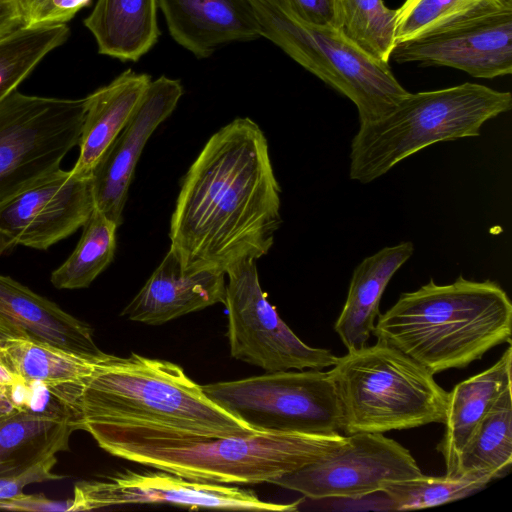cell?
I'll list each match as a JSON object with an SVG mask.
<instances>
[{"mask_svg": "<svg viewBox=\"0 0 512 512\" xmlns=\"http://www.w3.org/2000/svg\"><path fill=\"white\" fill-rule=\"evenodd\" d=\"M17 410L20 409L17 408L13 400L8 396L0 393V417Z\"/></svg>", "mask_w": 512, "mask_h": 512, "instance_id": "37", "label": "cell"}, {"mask_svg": "<svg viewBox=\"0 0 512 512\" xmlns=\"http://www.w3.org/2000/svg\"><path fill=\"white\" fill-rule=\"evenodd\" d=\"M23 27L65 24L92 0H17Z\"/></svg>", "mask_w": 512, "mask_h": 512, "instance_id": "31", "label": "cell"}, {"mask_svg": "<svg viewBox=\"0 0 512 512\" xmlns=\"http://www.w3.org/2000/svg\"><path fill=\"white\" fill-rule=\"evenodd\" d=\"M106 452L181 477L217 484L271 483L321 460L348 435L259 431L246 436L197 437L142 427H88Z\"/></svg>", "mask_w": 512, "mask_h": 512, "instance_id": "2", "label": "cell"}, {"mask_svg": "<svg viewBox=\"0 0 512 512\" xmlns=\"http://www.w3.org/2000/svg\"><path fill=\"white\" fill-rule=\"evenodd\" d=\"M512 303L492 280L432 278L379 314L373 335L433 375L466 368L504 342L511 344Z\"/></svg>", "mask_w": 512, "mask_h": 512, "instance_id": "4", "label": "cell"}, {"mask_svg": "<svg viewBox=\"0 0 512 512\" xmlns=\"http://www.w3.org/2000/svg\"><path fill=\"white\" fill-rule=\"evenodd\" d=\"M268 140L252 119L215 132L182 179L170 248L183 265L224 271L268 254L282 219Z\"/></svg>", "mask_w": 512, "mask_h": 512, "instance_id": "1", "label": "cell"}, {"mask_svg": "<svg viewBox=\"0 0 512 512\" xmlns=\"http://www.w3.org/2000/svg\"><path fill=\"white\" fill-rule=\"evenodd\" d=\"M95 209L92 180L59 168L0 204V255L47 250L83 227Z\"/></svg>", "mask_w": 512, "mask_h": 512, "instance_id": "13", "label": "cell"}, {"mask_svg": "<svg viewBox=\"0 0 512 512\" xmlns=\"http://www.w3.org/2000/svg\"><path fill=\"white\" fill-rule=\"evenodd\" d=\"M504 12L512 0H405L396 9L395 44Z\"/></svg>", "mask_w": 512, "mask_h": 512, "instance_id": "26", "label": "cell"}, {"mask_svg": "<svg viewBox=\"0 0 512 512\" xmlns=\"http://www.w3.org/2000/svg\"><path fill=\"white\" fill-rule=\"evenodd\" d=\"M157 0H97L84 20L99 53L137 61L157 42Z\"/></svg>", "mask_w": 512, "mask_h": 512, "instance_id": "23", "label": "cell"}, {"mask_svg": "<svg viewBox=\"0 0 512 512\" xmlns=\"http://www.w3.org/2000/svg\"><path fill=\"white\" fill-rule=\"evenodd\" d=\"M512 390L507 389L463 448L453 478L504 477L512 464Z\"/></svg>", "mask_w": 512, "mask_h": 512, "instance_id": "25", "label": "cell"}, {"mask_svg": "<svg viewBox=\"0 0 512 512\" xmlns=\"http://www.w3.org/2000/svg\"><path fill=\"white\" fill-rule=\"evenodd\" d=\"M159 504L189 508L252 511H296L300 500L288 504L266 502L252 490L190 480L162 472L126 470L105 480L80 481L74 486L69 512L129 504Z\"/></svg>", "mask_w": 512, "mask_h": 512, "instance_id": "12", "label": "cell"}, {"mask_svg": "<svg viewBox=\"0 0 512 512\" xmlns=\"http://www.w3.org/2000/svg\"><path fill=\"white\" fill-rule=\"evenodd\" d=\"M397 63L455 68L492 79L512 73V12L498 13L394 45Z\"/></svg>", "mask_w": 512, "mask_h": 512, "instance_id": "14", "label": "cell"}, {"mask_svg": "<svg viewBox=\"0 0 512 512\" xmlns=\"http://www.w3.org/2000/svg\"><path fill=\"white\" fill-rule=\"evenodd\" d=\"M9 338H16L6 327L0 324V348Z\"/></svg>", "mask_w": 512, "mask_h": 512, "instance_id": "38", "label": "cell"}, {"mask_svg": "<svg viewBox=\"0 0 512 512\" xmlns=\"http://www.w3.org/2000/svg\"><path fill=\"white\" fill-rule=\"evenodd\" d=\"M336 28L371 58L388 63L395 45L396 10L383 0H335Z\"/></svg>", "mask_w": 512, "mask_h": 512, "instance_id": "28", "label": "cell"}, {"mask_svg": "<svg viewBox=\"0 0 512 512\" xmlns=\"http://www.w3.org/2000/svg\"><path fill=\"white\" fill-rule=\"evenodd\" d=\"M183 87L179 80H151L132 117L94 167L91 180L95 208L118 227L137 162L153 132L175 110Z\"/></svg>", "mask_w": 512, "mask_h": 512, "instance_id": "15", "label": "cell"}, {"mask_svg": "<svg viewBox=\"0 0 512 512\" xmlns=\"http://www.w3.org/2000/svg\"><path fill=\"white\" fill-rule=\"evenodd\" d=\"M173 39L197 58L220 45L261 37L251 0H157Z\"/></svg>", "mask_w": 512, "mask_h": 512, "instance_id": "17", "label": "cell"}, {"mask_svg": "<svg viewBox=\"0 0 512 512\" xmlns=\"http://www.w3.org/2000/svg\"><path fill=\"white\" fill-rule=\"evenodd\" d=\"M23 27L17 0H0V38Z\"/></svg>", "mask_w": 512, "mask_h": 512, "instance_id": "35", "label": "cell"}, {"mask_svg": "<svg viewBox=\"0 0 512 512\" xmlns=\"http://www.w3.org/2000/svg\"><path fill=\"white\" fill-rule=\"evenodd\" d=\"M512 347L488 369L447 392L444 434L437 445L445 462V475L453 478L458 459L485 415L511 383Z\"/></svg>", "mask_w": 512, "mask_h": 512, "instance_id": "19", "label": "cell"}, {"mask_svg": "<svg viewBox=\"0 0 512 512\" xmlns=\"http://www.w3.org/2000/svg\"><path fill=\"white\" fill-rule=\"evenodd\" d=\"M223 409L257 431L334 434L343 412L329 371L266 372L202 386Z\"/></svg>", "mask_w": 512, "mask_h": 512, "instance_id": "8", "label": "cell"}, {"mask_svg": "<svg viewBox=\"0 0 512 512\" xmlns=\"http://www.w3.org/2000/svg\"><path fill=\"white\" fill-rule=\"evenodd\" d=\"M414 253L412 242L386 246L353 270L346 301L334 330L348 351L367 345L373 335L382 295L394 274Z\"/></svg>", "mask_w": 512, "mask_h": 512, "instance_id": "20", "label": "cell"}, {"mask_svg": "<svg viewBox=\"0 0 512 512\" xmlns=\"http://www.w3.org/2000/svg\"><path fill=\"white\" fill-rule=\"evenodd\" d=\"M300 20L317 26L336 28L335 0H282Z\"/></svg>", "mask_w": 512, "mask_h": 512, "instance_id": "33", "label": "cell"}, {"mask_svg": "<svg viewBox=\"0 0 512 512\" xmlns=\"http://www.w3.org/2000/svg\"><path fill=\"white\" fill-rule=\"evenodd\" d=\"M102 358L23 338H9L0 348V360L13 374L27 383L45 386L49 392L82 386Z\"/></svg>", "mask_w": 512, "mask_h": 512, "instance_id": "24", "label": "cell"}, {"mask_svg": "<svg viewBox=\"0 0 512 512\" xmlns=\"http://www.w3.org/2000/svg\"><path fill=\"white\" fill-rule=\"evenodd\" d=\"M312 464L271 481L308 499L359 497L424 475L411 452L384 433H355Z\"/></svg>", "mask_w": 512, "mask_h": 512, "instance_id": "11", "label": "cell"}, {"mask_svg": "<svg viewBox=\"0 0 512 512\" xmlns=\"http://www.w3.org/2000/svg\"><path fill=\"white\" fill-rule=\"evenodd\" d=\"M69 36L66 24L21 27L0 38V103Z\"/></svg>", "mask_w": 512, "mask_h": 512, "instance_id": "29", "label": "cell"}, {"mask_svg": "<svg viewBox=\"0 0 512 512\" xmlns=\"http://www.w3.org/2000/svg\"><path fill=\"white\" fill-rule=\"evenodd\" d=\"M329 372L347 435L444 422L447 392L425 367L383 341L348 351Z\"/></svg>", "mask_w": 512, "mask_h": 512, "instance_id": "6", "label": "cell"}, {"mask_svg": "<svg viewBox=\"0 0 512 512\" xmlns=\"http://www.w3.org/2000/svg\"><path fill=\"white\" fill-rule=\"evenodd\" d=\"M86 106V97H41L17 90L0 103V204L60 168L79 144Z\"/></svg>", "mask_w": 512, "mask_h": 512, "instance_id": "9", "label": "cell"}, {"mask_svg": "<svg viewBox=\"0 0 512 512\" xmlns=\"http://www.w3.org/2000/svg\"><path fill=\"white\" fill-rule=\"evenodd\" d=\"M225 275L220 269L183 265L169 248L144 286L121 315L148 325H161L225 300Z\"/></svg>", "mask_w": 512, "mask_h": 512, "instance_id": "16", "label": "cell"}, {"mask_svg": "<svg viewBox=\"0 0 512 512\" xmlns=\"http://www.w3.org/2000/svg\"><path fill=\"white\" fill-rule=\"evenodd\" d=\"M150 82L149 75L127 69L86 97L79 156L71 169L74 174L91 176L104 152L132 117Z\"/></svg>", "mask_w": 512, "mask_h": 512, "instance_id": "21", "label": "cell"}, {"mask_svg": "<svg viewBox=\"0 0 512 512\" xmlns=\"http://www.w3.org/2000/svg\"><path fill=\"white\" fill-rule=\"evenodd\" d=\"M77 429L61 410L22 409L0 417V477L20 475L68 450L69 438Z\"/></svg>", "mask_w": 512, "mask_h": 512, "instance_id": "22", "label": "cell"}, {"mask_svg": "<svg viewBox=\"0 0 512 512\" xmlns=\"http://www.w3.org/2000/svg\"><path fill=\"white\" fill-rule=\"evenodd\" d=\"M57 462L56 455L35 464L20 475L0 477V500L16 497L25 486L33 483L62 479L64 476L52 472Z\"/></svg>", "mask_w": 512, "mask_h": 512, "instance_id": "32", "label": "cell"}, {"mask_svg": "<svg viewBox=\"0 0 512 512\" xmlns=\"http://www.w3.org/2000/svg\"><path fill=\"white\" fill-rule=\"evenodd\" d=\"M21 381L23 380L13 374L0 360V393L8 396L14 402V395Z\"/></svg>", "mask_w": 512, "mask_h": 512, "instance_id": "36", "label": "cell"}, {"mask_svg": "<svg viewBox=\"0 0 512 512\" xmlns=\"http://www.w3.org/2000/svg\"><path fill=\"white\" fill-rule=\"evenodd\" d=\"M72 499L52 500L44 494H20L16 497L0 500V509L26 512H69Z\"/></svg>", "mask_w": 512, "mask_h": 512, "instance_id": "34", "label": "cell"}, {"mask_svg": "<svg viewBox=\"0 0 512 512\" xmlns=\"http://www.w3.org/2000/svg\"><path fill=\"white\" fill-rule=\"evenodd\" d=\"M0 324L16 338L51 345L87 357L102 358L89 324L0 274Z\"/></svg>", "mask_w": 512, "mask_h": 512, "instance_id": "18", "label": "cell"}, {"mask_svg": "<svg viewBox=\"0 0 512 512\" xmlns=\"http://www.w3.org/2000/svg\"><path fill=\"white\" fill-rule=\"evenodd\" d=\"M69 412L82 430L142 427L208 438L259 432L212 401L179 365L136 353L106 354Z\"/></svg>", "mask_w": 512, "mask_h": 512, "instance_id": "3", "label": "cell"}, {"mask_svg": "<svg viewBox=\"0 0 512 512\" xmlns=\"http://www.w3.org/2000/svg\"><path fill=\"white\" fill-rule=\"evenodd\" d=\"M511 108L510 92L471 82L409 92L385 116L360 124L351 141L349 177L370 183L432 144L479 136L487 121Z\"/></svg>", "mask_w": 512, "mask_h": 512, "instance_id": "5", "label": "cell"}, {"mask_svg": "<svg viewBox=\"0 0 512 512\" xmlns=\"http://www.w3.org/2000/svg\"><path fill=\"white\" fill-rule=\"evenodd\" d=\"M226 275L224 304L233 358L266 372L322 370L336 364L338 357L330 350L308 346L281 319L261 288L256 260L233 264Z\"/></svg>", "mask_w": 512, "mask_h": 512, "instance_id": "10", "label": "cell"}, {"mask_svg": "<svg viewBox=\"0 0 512 512\" xmlns=\"http://www.w3.org/2000/svg\"><path fill=\"white\" fill-rule=\"evenodd\" d=\"M264 37L356 106L359 124L385 116L409 92L337 28L297 18L282 0H251Z\"/></svg>", "mask_w": 512, "mask_h": 512, "instance_id": "7", "label": "cell"}, {"mask_svg": "<svg viewBox=\"0 0 512 512\" xmlns=\"http://www.w3.org/2000/svg\"><path fill=\"white\" fill-rule=\"evenodd\" d=\"M118 226L96 208L71 255L52 274L57 289L88 287L113 261Z\"/></svg>", "mask_w": 512, "mask_h": 512, "instance_id": "27", "label": "cell"}, {"mask_svg": "<svg viewBox=\"0 0 512 512\" xmlns=\"http://www.w3.org/2000/svg\"><path fill=\"white\" fill-rule=\"evenodd\" d=\"M488 479L426 476L387 484L383 488L395 511L423 509L471 496L484 489Z\"/></svg>", "mask_w": 512, "mask_h": 512, "instance_id": "30", "label": "cell"}]
</instances>
